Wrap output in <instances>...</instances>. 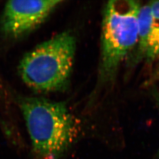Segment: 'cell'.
<instances>
[{
  "label": "cell",
  "mask_w": 159,
  "mask_h": 159,
  "mask_svg": "<svg viewBox=\"0 0 159 159\" xmlns=\"http://www.w3.org/2000/svg\"><path fill=\"white\" fill-rule=\"evenodd\" d=\"M150 4L141 6L138 17V41L139 50L141 54H145L152 24Z\"/></svg>",
  "instance_id": "8992f818"
},
{
  "label": "cell",
  "mask_w": 159,
  "mask_h": 159,
  "mask_svg": "<svg viewBox=\"0 0 159 159\" xmlns=\"http://www.w3.org/2000/svg\"><path fill=\"white\" fill-rule=\"evenodd\" d=\"M75 40L63 32L40 44L27 53L19 65L24 83L34 91L62 89L69 80L74 63Z\"/></svg>",
  "instance_id": "7a4b0ae2"
},
{
  "label": "cell",
  "mask_w": 159,
  "mask_h": 159,
  "mask_svg": "<svg viewBox=\"0 0 159 159\" xmlns=\"http://www.w3.org/2000/svg\"></svg>",
  "instance_id": "52a82bcc"
},
{
  "label": "cell",
  "mask_w": 159,
  "mask_h": 159,
  "mask_svg": "<svg viewBox=\"0 0 159 159\" xmlns=\"http://www.w3.org/2000/svg\"><path fill=\"white\" fill-rule=\"evenodd\" d=\"M20 107L31 152L36 159H58L77 134L74 117L66 104L43 98L24 97Z\"/></svg>",
  "instance_id": "6da1fadb"
},
{
  "label": "cell",
  "mask_w": 159,
  "mask_h": 159,
  "mask_svg": "<svg viewBox=\"0 0 159 159\" xmlns=\"http://www.w3.org/2000/svg\"><path fill=\"white\" fill-rule=\"evenodd\" d=\"M62 2L60 0L9 1L1 17V30L10 38L22 37L38 27Z\"/></svg>",
  "instance_id": "277c9868"
},
{
  "label": "cell",
  "mask_w": 159,
  "mask_h": 159,
  "mask_svg": "<svg viewBox=\"0 0 159 159\" xmlns=\"http://www.w3.org/2000/svg\"><path fill=\"white\" fill-rule=\"evenodd\" d=\"M150 4L152 19L145 55L151 60L159 55V1Z\"/></svg>",
  "instance_id": "5b68a950"
},
{
  "label": "cell",
  "mask_w": 159,
  "mask_h": 159,
  "mask_svg": "<svg viewBox=\"0 0 159 159\" xmlns=\"http://www.w3.org/2000/svg\"><path fill=\"white\" fill-rule=\"evenodd\" d=\"M140 7L138 1L133 0L110 1L105 7L100 67L103 79L113 77L128 53L137 44Z\"/></svg>",
  "instance_id": "3957f363"
}]
</instances>
